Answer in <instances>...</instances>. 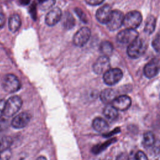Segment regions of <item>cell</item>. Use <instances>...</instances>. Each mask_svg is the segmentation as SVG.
Here are the masks:
<instances>
[{
  "label": "cell",
  "mask_w": 160,
  "mask_h": 160,
  "mask_svg": "<svg viewBox=\"0 0 160 160\" xmlns=\"http://www.w3.org/2000/svg\"><path fill=\"white\" fill-rule=\"evenodd\" d=\"M159 71V64L157 59H152L148 62L144 68V74L148 78L156 76Z\"/></svg>",
  "instance_id": "5bb4252c"
},
{
  "label": "cell",
  "mask_w": 160,
  "mask_h": 160,
  "mask_svg": "<svg viewBox=\"0 0 160 160\" xmlns=\"http://www.w3.org/2000/svg\"><path fill=\"white\" fill-rule=\"evenodd\" d=\"M74 11L76 13V14L78 16L79 19H81V21H82L83 22H85V23H86L88 22L87 17H86V14H84V12L82 11V9H81L79 8H76L74 9Z\"/></svg>",
  "instance_id": "484cf974"
},
{
  "label": "cell",
  "mask_w": 160,
  "mask_h": 160,
  "mask_svg": "<svg viewBox=\"0 0 160 160\" xmlns=\"http://www.w3.org/2000/svg\"><path fill=\"white\" fill-rule=\"evenodd\" d=\"M92 126L95 131L101 133L106 132L109 129L108 123L103 118L99 117L94 119Z\"/></svg>",
  "instance_id": "2e32d148"
},
{
  "label": "cell",
  "mask_w": 160,
  "mask_h": 160,
  "mask_svg": "<svg viewBox=\"0 0 160 160\" xmlns=\"http://www.w3.org/2000/svg\"><path fill=\"white\" fill-rule=\"evenodd\" d=\"M135 159L136 160H148L146 154L141 151H139L135 154Z\"/></svg>",
  "instance_id": "4316f807"
},
{
  "label": "cell",
  "mask_w": 160,
  "mask_h": 160,
  "mask_svg": "<svg viewBox=\"0 0 160 160\" xmlns=\"http://www.w3.org/2000/svg\"><path fill=\"white\" fill-rule=\"evenodd\" d=\"M62 14L60 8L56 7L50 10L46 16L45 22L48 26L56 25L62 18Z\"/></svg>",
  "instance_id": "8fae6325"
},
{
  "label": "cell",
  "mask_w": 160,
  "mask_h": 160,
  "mask_svg": "<svg viewBox=\"0 0 160 160\" xmlns=\"http://www.w3.org/2000/svg\"><path fill=\"white\" fill-rule=\"evenodd\" d=\"M112 10L111 6L108 4H105L100 7L96 12V18L97 20L102 24H107L109 21Z\"/></svg>",
  "instance_id": "7c38bea8"
},
{
  "label": "cell",
  "mask_w": 160,
  "mask_h": 160,
  "mask_svg": "<svg viewBox=\"0 0 160 160\" xmlns=\"http://www.w3.org/2000/svg\"><path fill=\"white\" fill-rule=\"evenodd\" d=\"M124 18V14L119 10H114L112 12L111 16L107 22V27L111 31L118 29L123 24Z\"/></svg>",
  "instance_id": "ba28073f"
},
{
  "label": "cell",
  "mask_w": 160,
  "mask_h": 160,
  "mask_svg": "<svg viewBox=\"0 0 160 160\" xmlns=\"http://www.w3.org/2000/svg\"><path fill=\"white\" fill-rule=\"evenodd\" d=\"M146 49L144 41L139 37L130 43L127 48V54L132 59H137L141 56Z\"/></svg>",
  "instance_id": "7a4b0ae2"
},
{
  "label": "cell",
  "mask_w": 160,
  "mask_h": 160,
  "mask_svg": "<svg viewBox=\"0 0 160 160\" xmlns=\"http://www.w3.org/2000/svg\"><path fill=\"white\" fill-rule=\"evenodd\" d=\"M8 126V122L5 119H2L0 120V132L4 131L7 128Z\"/></svg>",
  "instance_id": "f1b7e54d"
},
{
  "label": "cell",
  "mask_w": 160,
  "mask_h": 160,
  "mask_svg": "<svg viewBox=\"0 0 160 160\" xmlns=\"http://www.w3.org/2000/svg\"><path fill=\"white\" fill-rule=\"evenodd\" d=\"M142 17L140 12L138 11H132L124 16L123 25L127 29H135L141 24Z\"/></svg>",
  "instance_id": "277c9868"
},
{
  "label": "cell",
  "mask_w": 160,
  "mask_h": 160,
  "mask_svg": "<svg viewBox=\"0 0 160 160\" xmlns=\"http://www.w3.org/2000/svg\"><path fill=\"white\" fill-rule=\"evenodd\" d=\"M31 115L27 112H23L16 115L11 121V126L15 129H21L26 127L29 122Z\"/></svg>",
  "instance_id": "30bf717a"
},
{
  "label": "cell",
  "mask_w": 160,
  "mask_h": 160,
  "mask_svg": "<svg viewBox=\"0 0 160 160\" xmlns=\"http://www.w3.org/2000/svg\"><path fill=\"white\" fill-rule=\"evenodd\" d=\"M152 151L155 154L159 153V152L160 151V141H156L155 143L152 146Z\"/></svg>",
  "instance_id": "4dcf8cb0"
},
{
  "label": "cell",
  "mask_w": 160,
  "mask_h": 160,
  "mask_svg": "<svg viewBox=\"0 0 160 160\" xmlns=\"http://www.w3.org/2000/svg\"><path fill=\"white\" fill-rule=\"evenodd\" d=\"M30 2V0H19V2L21 5H28Z\"/></svg>",
  "instance_id": "d590c367"
},
{
  "label": "cell",
  "mask_w": 160,
  "mask_h": 160,
  "mask_svg": "<svg viewBox=\"0 0 160 160\" xmlns=\"http://www.w3.org/2000/svg\"><path fill=\"white\" fill-rule=\"evenodd\" d=\"M12 142V140L10 137L3 136L0 138V151L9 148Z\"/></svg>",
  "instance_id": "603a6c76"
},
{
  "label": "cell",
  "mask_w": 160,
  "mask_h": 160,
  "mask_svg": "<svg viewBox=\"0 0 160 160\" xmlns=\"http://www.w3.org/2000/svg\"><path fill=\"white\" fill-rule=\"evenodd\" d=\"M21 24V20L19 16L17 14H14L10 16L8 21V27L11 32L17 31Z\"/></svg>",
  "instance_id": "e0dca14e"
},
{
  "label": "cell",
  "mask_w": 160,
  "mask_h": 160,
  "mask_svg": "<svg viewBox=\"0 0 160 160\" xmlns=\"http://www.w3.org/2000/svg\"><path fill=\"white\" fill-rule=\"evenodd\" d=\"M12 152L10 148L0 151V160H9Z\"/></svg>",
  "instance_id": "d4e9b609"
},
{
  "label": "cell",
  "mask_w": 160,
  "mask_h": 160,
  "mask_svg": "<svg viewBox=\"0 0 160 160\" xmlns=\"http://www.w3.org/2000/svg\"><path fill=\"white\" fill-rule=\"evenodd\" d=\"M138 32L133 29H126L117 35V41L122 44H129L139 37Z\"/></svg>",
  "instance_id": "5b68a950"
},
{
  "label": "cell",
  "mask_w": 160,
  "mask_h": 160,
  "mask_svg": "<svg viewBox=\"0 0 160 160\" xmlns=\"http://www.w3.org/2000/svg\"><path fill=\"white\" fill-rule=\"evenodd\" d=\"M99 50L102 55L109 56L113 51L112 44L108 41H102L99 46Z\"/></svg>",
  "instance_id": "ffe728a7"
},
{
  "label": "cell",
  "mask_w": 160,
  "mask_h": 160,
  "mask_svg": "<svg viewBox=\"0 0 160 160\" xmlns=\"http://www.w3.org/2000/svg\"><path fill=\"white\" fill-rule=\"evenodd\" d=\"M62 24L66 29H71L75 25V19L69 12H65L62 16Z\"/></svg>",
  "instance_id": "ac0fdd59"
},
{
  "label": "cell",
  "mask_w": 160,
  "mask_h": 160,
  "mask_svg": "<svg viewBox=\"0 0 160 160\" xmlns=\"http://www.w3.org/2000/svg\"><path fill=\"white\" fill-rule=\"evenodd\" d=\"M22 104V101L19 96H11L6 101L3 115L7 118L12 116L19 111Z\"/></svg>",
  "instance_id": "6da1fadb"
},
{
  "label": "cell",
  "mask_w": 160,
  "mask_h": 160,
  "mask_svg": "<svg viewBox=\"0 0 160 160\" xmlns=\"http://www.w3.org/2000/svg\"><path fill=\"white\" fill-rule=\"evenodd\" d=\"M5 22H6V18L3 14V13L0 11V29H1L4 26Z\"/></svg>",
  "instance_id": "836d02e7"
},
{
  "label": "cell",
  "mask_w": 160,
  "mask_h": 160,
  "mask_svg": "<svg viewBox=\"0 0 160 160\" xmlns=\"http://www.w3.org/2000/svg\"><path fill=\"white\" fill-rule=\"evenodd\" d=\"M53 4H54L53 0H47L45 2H42V5L44 8V9H47V8H49V7H51Z\"/></svg>",
  "instance_id": "d6a6232c"
},
{
  "label": "cell",
  "mask_w": 160,
  "mask_h": 160,
  "mask_svg": "<svg viewBox=\"0 0 160 160\" xmlns=\"http://www.w3.org/2000/svg\"><path fill=\"white\" fill-rule=\"evenodd\" d=\"M152 46L156 51L160 52V33H158L154 38L152 42Z\"/></svg>",
  "instance_id": "cb8c5ba5"
},
{
  "label": "cell",
  "mask_w": 160,
  "mask_h": 160,
  "mask_svg": "<svg viewBox=\"0 0 160 160\" xmlns=\"http://www.w3.org/2000/svg\"><path fill=\"white\" fill-rule=\"evenodd\" d=\"M117 92L114 89L106 88L103 89L100 93V99L105 104H111L117 98Z\"/></svg>",
  "instance_id": "9a60e30c"
},
{
  "label": "cell",
  "mask_w": 160,
  "mask_h": 160,
  "mask_svg": "<svg viewBox=\"0 0 160 160\" xmlns=\"http://www.w3.org/2000/svg\"><path fill=\"white\" fill-rule=\"evenodd\" d=\"M46 1H47V0H38V1L40 2V3H42V2H45Z\"/></svg>",
  "instance_id": "74e56055"
},
{
  "label": "cell",
  "mask_w": 160,
  "mask_h": 160,
  "mask_svg": "<svg viewBox=\"0 0 160 160\" xmlns=\"http://www.w3.org/2000/svg\"><path fill=\"white\" fill-rule=\"evenodd\" d=\"M122 71L119 68L108 69L103 75V80L108 86H112L118 83L122 78Z\"/></svg>",
  "instance_id": "8992f818"
},
{
  "label": "cell",
  "mask_w": 160,
  "mask_h": 160,
  "mask_svg": "<svg viewBox=\"0 0 160 160\" xmlns=\"http://www.w3.org/2000/svg\"><path fill=\"white\" fill-rule=\"evenodd\" d=\"M118 109H116L111 104L106 106L103 110V114L106 118L110 120H115L118 117Z\"/></svg>",
  "instance_id": "d6986e66"
},
{
  "label": "cell",
  "mask_w": 160,
  "mask_h": 160,
  "mask_svg": "<svg viewBox=\"0 0 160 160\" xmlns=\"http://www.w3.org/2000/svg\"><path fill=\"white\" fill-rule=\"evenodd\" d=\"M156 28V19L153 16H149L146 21L144 31L148 34L153 32Z\"/></svg>",
  "instance_id": "44dd1931"
},
{
  "label": "cell",
  "mask_w": 160,
  "mask_h": 160,
  "mask_svg": "<svg viewBox=\"0 0 160 160\" xmlns=\"http://www.w3.org/2000/svg\"><path fill=\"white\" fill-rule=\"evenodd\" d=\"M116 160H129V157L126 153L122 152L117 156Z\"/></svg>",
  "instance_id": "1f68e13d"
},
{
  "label": "cell",
  "mask_w": 160,
  "mask_h": 160,
  "mask_svg": "<svg viewBox=\"0 0 160 160\" xmlns=\"http://www.w3.org/2000/svg\"><path fill=\"white\" fill-rule=\"evenodd\" d=\"M111 104L119 111H125L131 105V99L127 95H121L117 97Z\"/></svg>",
  "instance_id": "4fadbf2b"
},
{
  "label": "cell",
  "mask_w": 160,
  "mask_h": 160,
  "mask_svg": "<svg viewBox=\"0 0 160 160\" xmlns=\"http://www.w3.org/2000/svg\"><path fill=\"white\" fill-rule=\"evenodd\" d=\"M90 36V29L87 27H82L74 34L73 37V43L78 47H82L88 42Z\"/></svg>",
  "instance_id": "52a82bcc"
},
{
  "label": "cell",
  "mask_w": 160,
  "mask_h": 160,
  "mask_svg": "<svg viewBox=\"0 0 160 160\" xmlns=\"http://www.w3.org/2000/svg\"><path fill=\"white\" fill-rule=\"evenodd\" d=\"M29 12L31 14L32 18H34V19H36V6L34 3L29 8Z\"/></svg>",
  "instance_id": "83f0119b"
},
{
  "label": "cell",
  "mask_w": 160,
  "mask_h": 160,
  "mask_svg": "<svg viewBox=\"0 0 160 160\" xmlns=\"http://www.w3.org/2000/svg\"><path fill=\"white\" fill-rule=\"evenodd\" d=\"M85 1L89 5L97 6L102 3L104 0H85Z\"/></svg>",
  "instance_id": "f546056e"
},
{
  "label": "cell",
  "mask_w": 160,
  "mask_h": 160,
  "mask_svg": "<svg viewBox=\"0 0 160 160\" xmlns=\"http://www.w3.org/2000/svg\"><path fill=\"white\" fill-rule=\"evenodd\" d=\"M36 160H47V159H46V158L45 157H44V156H39V157H38V158H37Z\"/></svg>",
  "instance_id": "8d00e7d4"
},
{
  "label": "cell",
  "mask_w": 160,
  "mask_h": 160,
  "mask_svg": "<svg viewBox=\"0 0 160 160\" xmlns=\"http://www.w3.org/2000/svg\"><path fill=\"white\" fill-rule=\"evenodd\" d=\"M156 142V139L154 134L152 132L148 131L143 135V144L147 148L152 147Z\"/></svg>",
  "instance_id": "7402d4cb"
},
{
  "label": "cell",
  "mask_w": 160,
  "mask_h": 160,
  "mask_svg": "<svg viewBox=\"0 0 160 160\" xmlns=\"http://www.w3.org/2000/svg\"><path fill=\"white\" fill-rule=\"evenodd\" d=\"M5 103H6V101L4 99H0V118L3 114Z\"/></svg>",
  "instance_id": "e575fe53"
},
{
  "label": "cell",
  "mask_w": 160,
  "mask_h": 160,
  "mask_svg": "<svg viewBox=\"0 0 160 160\" xmlns=\"http://www.w3.org/2000/svg\"><path fill=\"white\" fill-rule=\"evenodd\" d=\"M2 88L8 93H13L19 90L21 82L16 76L12 74L6 75L2 81Z\"/></svg>",
  "instance_id": "3957f363"
},
{
  "label": "cell",
  "mask_w": 160,
  "mask_h": 160,
  "mask_svg": "<svg viewBox=\"0 0 160 160\" xmlns=\"http://www.w3.org/2000/svg\"><path fill=\"white\" fill-rule=\"evenodd\" d=\"M92 69L96 74H104L110 69V61L108 56L102 55L99 57L94 63Z\"/></svg>",
  "instance_id": "9c48e42d"
}]
</instances>
